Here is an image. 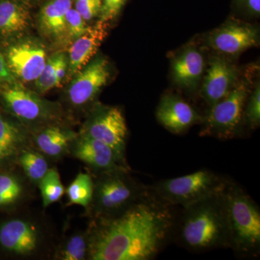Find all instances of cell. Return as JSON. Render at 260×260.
I'll return each instance as SVG.
<instances>
[{"mask_svg":"<svg viewBox=\"0 0 260 260\" xmlns=\"http://www.w3.org/2000/svg\"><path fill=\"white\" fill-rule=\"evenodd\" d=\"M174 207L150 190L121 213L90 220L88 260L155 259L172 239Z\"/></svg>","mask_w":260,"mask_h":260,"instance_id":"obj_1","label":"cell"},{"mask_svg":"<svg viewBox=\"0 0 260 260\" xmlns=\"http://www.w3.org/2000/svg\"><path fill=\"white\" fill-rule=\"evenodd\" d=\"M223 189L182 208L177 214L172 239L179 246L198 253L230 248Z\"/></svg>","mask_w":260,"mask_h":260,"instance_id":"obj_2","label":"cell"},{"mask_svg":"<svg viewBox=\"0 0 260 260\" xmlns=\"http://www.w3.org/2000/svg\"><path fill=\"white\" fill-rule=\"evenodd\" d=\"M230 233V248L243 257H256L260 251V210L246 191L232 181L223 189Z\"/></svg>","mask_w":260,"mask_h":260,"instance_id":"obj_3","label":"cell"},{"mask_svg":"<svg viewBox=\"0 0 260 260\" xmlns=\"http://www.w3.org/2000/svg\"><path fill=\"white\" fill-rule=\"evenodd\" d=\"M3 112L20 121L30 132L53 124H64L61 104L50 102L18 81L0 83Z\"/></svg>","mask_w":260,"mask_h":260,"instance_id":"obj_4","label":"cell"},{"mask_svg":"<svg viewBox=\"0 0 260 260\" xmlns=\"http://www.w3.org/2000/svg\"><path fill=\"white\" fill-rule=\"evenodd\" d=\"M92 177L93 198L85 210L90 220L109 218L121 213L148 190V186L132 177L130 169H119Z\"/></svg>","mask_w":260,"mask_h":260,"instance_id":"obj_5","label":"cell"},{"mask_svg":"<svg viewBox=\"0 0 260 260\" xmlns=\"http://www.w3.org/2000/svg\"><path fill=\"white\" fill-rule=\"evenodd\" d=\"M51 234L45 222L28 214L0 224V248L15 257H38L50 249Z\"/></svg>","mask_w":260,"mask_h":260,"instance_id":"obj_6","label":"cell"},{"mask_svg":"<svg viewBox=\"0 0 260 260\" xmlns=\"http://www.w3.org/2000/svg\"><path fill=\"white\" fill-rule=\"evenodd\" d=\"M228 181L212 171L201 169L187 175L162 179L148 186L164 203L185 208L222 190Z\"/></svg>","mask_w":260,"mask_h":260,"instance_id":"obj_7","label":"cell"},{"mask_svg":"<svg viewBox=\"0 0 260 260\" xmlns=\"http://www.w3.org/2000/svg\"><path fill=\"white\" fill-rule=\"evenodd\" d=\"M247 84H237L226 96L210 107L202 119V136L221 140L234 138L242 124L244 106L248 99Z\"/></svg>","mask_w":260,"mask_h":260,"instance_id":"obj_8","label":"cell"},{"mask_svg":"<svg viewBox=\"0 0 260 260\" xmlns=\"http://www.w3.org/2000/svg\"><path fill=\"white\" fill-rule=\"evenodd\" d=\"M78 133L105 143L126 160L128 129L125 118L119 107L94 104Z\"/></svg>","mask_w":260,"mask_h":260,"instance_id":"obj_9","label":"cell"},{"mask_svg":"<svg viewBox=\"0 0 260 260\" xmlns=\"http://www.w3.org/2000/svg\"><path fill=\"white\" fill-rule=\"evenodd\" d=\"M3 46L1 50L15 80L21 83L35 81L47 60L44 44L36 38L24 36Z\"/></svg>","mask_w":260,"mask_h":260,"instance_id":"obj_10","label":"cell"},{"mask_svg":"<svg viewBox=\"0 0 260 260\" xmlns=\"http://www.w3.org/2000/svg\"><path fill=\"white\" fill-rule=\"evenodd\" d=\"M110 77L109 62L97 57L84 67L72 78L66 92V101L75 111L91 109L97 95Z\"/></svg>","mask_w":260,"mask_h":260,"instance_id":"obj_11","label":"cell"},{"mask_svg":"<svg viewBox=\"0 0 260 260\" xmlns=\"http://www.w3.org/2000/svg\"><path fill=\"white\" fill-rule=\"evenodd\" d=\"M68 155L83 162L92 175L130 169L126 160H123L114 149L78 132L70 145Z\"/></svg>","mask_w":260,"mask_h":260,"instance_id":"obj_12","label":"cell"},{"mask_svg":"<svg viewBox=\"0 0 260 260\" xmlns=\"http://www.w3.org/2000/svg\"><path fill=\"white\" fill-rule=\"evenodd\" d=\"M259 32L251 25L231 22L212 32L208 42L219 52L237 55L259 43Z\"/></svg>","mask_w":260,"mask_h":260,"instance_id":"obj_13","label":"cell"},{"mask_svg":"<svg viewBox=\"0 0 260 260\" xmlns=\"http://www.w3.org/2000/svg\"><path fill=\"white\" fill-rule=\"evenodd\" d=\"M30 145V130L9 114L0 112V169L15 165L19 154Z\"/></svg>","mask_w":260,"mask_h":260,"instance_id":"obj_14","label":"cell"},{"mask_svg":"<svg viewBox=\"0 0 260 260\" xmlns=\"http://www.w3.org/2000/svg\"><path fill=\"white\" fill-rule=\"evenodd\" d=\"M155 114L158 122L174 134L184 133L203 119L194 108L172 94L162 96Z\"/></svg>","mask_w":260,"mask_h":260,"instance_id":"obj_15","label":"cell"},{"mask_svg":"<svg viewBox=\"0 0 260 260\" xmlns=\"http://www.w3.org/2000/svg\"><path fill=\"white\" fill-rule=\"evenodd\" d=\"M30 134L32 146L54 162L69 154L70 145L78 133L65 124H53L34 130Z\"/></svg>","mask_w":260,"mask_h":260,"instance_id":"obj_16","label":"cell"},{"mask_svg":"<svg viewBox=\"0 0 260 260\" xmlns=\"http://www.w3.org/2000/svg\"><path fill=\"white\" fill-rule=\"evenodd\" d=\"M107 35V23L98 21L70 44L67 78H73L91 61Z\"/></svg>","mask_w":260,"mask_h":260,"instance_id":"obj_17","label":"cell"},{"mask_svg":"<svg viewBox=\"0 0 260 260\" xmlns=\"http://www.w3.org/2000/svg\"><path fill=\"white\" fill-rule=\"evenodd\" d=\"M237 76L234 65L222 58H213L202 85V97L211 107L230 93L236 85Z\"/></svg>","mask_w":260,"mask_h":260,"instance_id":"obj_18","label":"cell"},{"mask_svg":"<svg viewBox=\"0 0 260 260\" xmlns=\"http://www.w3.org/2000/svg\"><path fill=\"white\" fill-rule=\"evenodd\" d=\"M15 165L0 169V210H13L30 200L36 187Z\"/></svg>","mask_w":260,"mask_h":260,"instance_id":"obj_19","label":"cell"},{"mask_svg":"<svg viewBox=\"0 0 260 260\" xmlns=\"http://www.w3.org/2000/svg\"><path fill=\"white\" fill-rule=\"evenodd\" d=\"M73 0H45L39 12L37 25L43 37L55 44H67L66 17Z\"/></svg>","mask_w":260,"mask_h":260,"instance_id":"obj_20","label":"cell"},{"mask_svg":"<svg viewBox=\"0 0 260 260\" xmlns=\"http://www.w3.org/2000/svg\"><path fill=\"white\" fill-rule=\"evenodd\" d=\"M30 8L18 0H0V44L25 36L31 25Z\"/></svg>","mask_w":260,"mask_h":260,"instance_id":"obj_21","label":"cell"},{"mask_svg":"<svg viewBox=\"0 0 260 260\" xmlns=\"http://www.w3.org/2000/svg\"><path fill=\"white\" fill-rule=\"evenodd\" d=\"M204 58L194 48L181 52L173 62V77L178 85L187 89H194L204 72Z\"/></svg>","mask_w":260,"mask_h":260,"instance_id":"obj_22","label":"cell"},{"mask_svg":"<svg viewBox=\"0 0 260 260\" xmlns=\"http://www.w3.org/2000/svg\"><path fill=\"white\" fill-rule=\"evenodd\" d=\"M90 232L77 231L65 236L54 246L53 258L57 260H88Z\"/></svg>","mask_w":260,"mask_h":260,"instance_id":"obj_23","label":"cell"},{"mask_svg":"<svg viewBox=\"0 0 260 260\" xmlns=\"http://www.w3.org/2000/svg\"><path fill=\"white\" fill-rule=\"evenodd\" d=\"M51 162L44 154L30 145L20 152L15 164L32 185L37 187L39 181L52 167Z\"/></svg>","mask_w":260,"mask_h":260,"instance_id":"obj_24","label":"cell"},{"mask_svg":"<svg viewBox=\"0 0 260 260\" xmlns=\"http://www.w3.org/2000/svg\"><path fill=\"white\" fill-rule=\"evenodd\" d=\"M93 179L89 172H80L65 189L68 205H80L88 210L93 194Z\"/></svg>","mask_w":260,"mask_h":260,"instance_id":"obj_25","label":"cell"},{"mask_svg":"<svg viewBox=\"0 0 260 260\" xmlns=\"http://www.w3.org/2000/svg\"><path fill=\"white\" fill-rule=\"evenodd\" d=\"M37 187L40 191L44 208L59 201L65 194V187L61 180L60 174L55 167H51L39 181Z\"/></svg>","mask_w":260,"mask_h":260,"instance_id":"obj_26","label":"cell"},{"mask_svg":"<svg viewBox=\"0 0 260 260\" xmlns=\"http://www.w3.org/2000/svg\"><path fill=\"white\" fill-rule=\"evenodd\" d=\"M56 54L47 58V62L42 73L34 81L37 93L40 95L48 93L52 89L57 88L55 74Z\"/></svg>","mask_w":260,"mask_h":260,"instance_id":"obj_27","label":"cell"},{"mask_svg":"<svg viewBox=\"0 0 260 260\" xmlns=\"http://www.w3.org/2000/svg\"><path fill=\"white\" fill-rule=\"evenodd\" d=\"M87 22L75 8H70L66 17L67 44H71L86 31Z\"/></svg>","mask_w":260,"mask_h":260,"instance_id":"obj_28","label":"cell"},{"mask_svg":"<svg viewBox=\"0 0 260 260\" xmlns=\"http://www.w3.org/2000/svg\"><path fill=\"white\" fill-rule=\"evenodd\" d=\"M243 119L251 129H256L260 124V88L256 85L252 94L248 99L247 104L244 106Z\"/></svg>","mask_w":260,"mask_h":260,"instance_id":"obj_29","label":"cell"},{"mask_svg":"<svg viewBox=\"0 0 260 260\" xmlns=\"http://www.w3.org/2000/svg\"><path fill=\"white\" fill-rule=\"evenodd\" d=\"M102 0H74L75 9L88 23L100 15Z\"/></svg>","mask_w":260,"mask_h":260,"instance_id":"obj_30","label":"cell"},{"mask_svg":"<svg viewBox=\"0 0 260 260\" xmlns=\"http://www.w3.org/2000/svg\"><path fill=\"white\" fill-rule=\"evenodd\" d=\"M127 0H102L99 21L108 23L119 14Z\"/></svg>","mask_w":260,"mask_h":260,"instance_id":"obj_31","label":"cell"},{"mask_svg":"<svg viewBox=\"0 0 260 260\" xmlns=\"http://www.w3.org/2000/svg\"><path fill=\"white\" fill-rule=\"evenodd\" d=\"M68 71V55L63 52L56 54L55 74L57 88L61 87L67 78Z\"/></svg>","mask_w":260,"mask_h":260,"instance_id":"obj_32","label":"cell"},{"mask_svg":"<svg viewBox=\"0 0 260 260\" xmlns=\"http://www.w3.org/2000/svg\"><path fill=\"white\" fill-rule=\"evenodd\" d=\"M17 80L10 73L3 51L0 49V83H11Z\"/></svg>","mask_w":260,"mask_h":260,"instance_id":"obj_33","label":"cell"},{"mask_svg":"<svg viewBox=\"0 0 260 260\" xmlns=\"http://www.w3.org/2000/svg\"><path fill=\"white\" fill-rule=\"evenodd\" d=\"M238 5L252 15H259L260 0H237Z\"/></svg>","mask_w":260,"mask_h":260,"instance_id":"obj_34","label":"cell"},{"mask_svg":"<svg viewBox=\"0 0 260 260\" xmlns=\"http://www.w3.org/2000/svg\"><path fill=\"white\" fill-rule=\"evenodd\" d=\"M18 1L26 5L27 6L30 7V8L32 5L37 4L38 2L40 1V0H18Z\"/></svg>","mask_w":260,"mask_h":260,"instance_id":"obj_35","label":"cell"}]
</instances>
